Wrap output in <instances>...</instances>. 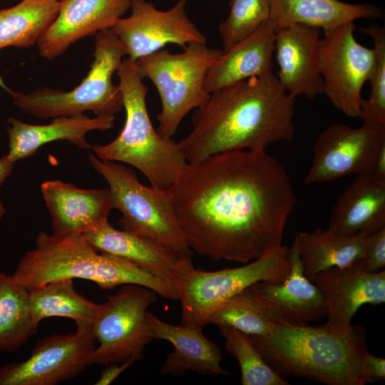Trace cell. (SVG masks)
Returning a JSON list of instances; mask_svg holds the SVG:
<instances>
[{
  "instance_id": "44dd1931",
  "label": "cell",
  "mask_w": 385,
  "mask_h": 385,
  "mask_svg": "<svg viewBox=\"0 0 385 385\" xmlns=\"http://www.w3.org/2000/svg\"><path fill=\"white\" fill-rule=\"evenodd\" d=\"M147 320L153 338L168 341L174 348L160 367L163 374L182 376L191 371L207 376H227L222 366L220 348L205 337L202 329L168 324L148 311Z\"/></svg>"
},
{
  "instance_id": "277c9868",
  "label": "cell",
  "mask_w": 385,
  "mask_h": 385,
  "mask_svg": "<svg viewBox=\"0 0 385 385\" xmlns=\"http://www.w3.org/2000/svg\"><path fill=\"white\" fill-rule=\"evenodd\" d=\"M11 277L29 291L55 281L81 279L103 289L130 284L150 289L164 299L179 298L168 279L124 258L96 251L83 235L40 232L36 248L20 259Z\"/></svg>"
},
{
  "instance_id": "7a4b0ae2",
  "label": "cell",
  "mask_w": 385,
  "mask_h": 385,
  "mask_svg": "<svg viewBox=\"0 0 385 385\" xmlns=\"http://www.w3.org/2000/svg\"><path fill=\"white\" fill-rule=\"evenodd\" d=\"M294 101L273 72L223 87L195 109L192 130L178 145L188 163H193L220 153L262 151L292 140Z\"/></svg>"
},
{
  "instance_id": "4fadbf2b",
  "label": "cell",
  "mask_w": 385,
  "mask_h": 385,
  "mask_svg": "<svg viewBox=\"0 0 385 385\" xmlns=\"http://www.w3.org/2000/svg\"><path fill=\"white\" fill-rule=\"evenodd\" d=\"M96 342L92 328L44 337L28 359L0 367V385H56L73 379L91 365Z\"/></svg>"
},
{
  "instance_id": "3957f363",
  "label": "cell",
  "mask_w": 385,
  "mask_h": 385,
  "mask_svg": "<svg viewBox=\"0 0 385 385\" xmlns=\"http://www.w3.org/2000/svg\"><path fill=\"white\" fill-rule=\"evenodd\" d=\"M266 363L279 376L328 385H364L361 363L367 351L359 326L344 332L319 326L275 325L268 334L249 335Z\"/></svg>"
},
{
  "instance_id": "f35d334b",
  "label": "cell",
  "mask_w": 385,
  "mask_h": 385,
  "mask_svg": "<svg viewBox=\"0 0 385 385\" xmlns=\"http://www.w3.org/2000/svg\"><path fill=\"white\" fill-rule=\"evenodd\" d=\"M5 212H6L5 207L4 205L2 204V202H0V220L4 217Z\"/></svg>"
},
{
  "instance_id": "9c48e42d",
  "label": "cell",
  "mask_w": 385,
  "mask_h": 385,
  "mask_svg": "<svg viewBox=\"0 0 385 385\" xmlns=\"http://www.w3.org/2000/svg\"><path fill=\"white\" fill-rule=\"evenodd\" d=\"M288 251L289 247L282 245L234 268L207 272L191 267L175 284L181 302L180 324L202 329L217 307L250 285L284 281L290 272Z\"/></svg>"
},
{
  "instance_id": "e575fe53",
  "label": "cell",
  "mask_w": 385,
  "mask_h": 385,
  "mask_svg": "<svg viewBox=\"0 0 385 385\" xmlns=\"http://www.w3.org/2000/svg\"><path fill=\"white\" fill-rule=\"evenodd\" d=\"M361 373L364 384L384 380L385 359L366 351L362 358Z\"/></svg>"
},
{
  "instance_id": "1f68e13d",
  "label": "cell",
  "mask_w": 385,
  "mask_h": 385,
  "mask_svg": "<svg viewBox=\"0 0 385 385\" xmlns=\"http://www.w3.org/2000/svg\"><path fill=\"white\" fill-rule=\"evenodd\" d=\"M371 37L375 52L374 64L368 81L369 96L363 99L361 114L363 123L385 124V28L378 24L359 29Z\"/></svg>"
},
{
  "instance_id": "d4e9b609",
  "label": "cell",
  "mask_w": 385,
  "mask_h": 385,
  "mask_svg": "<svg viewBox=\"0 0 385 385\" xmlns=\"http://www.w3.org/2000/svg\"><path fill=\"white\" fill-rule=\"evenodd\" d=\"M270 19L277 27L299 24L319 28L324 34L360 19H381L384 10L369 3L340 0H269Z\"/></svg>"
},
{
  "instance_id": "836d02e7",
  "label": "cell",
  "mask_w": 385,
  "mask_h": 385,
  "mask_svg": "<svg viewBox=\"0 0 385 385\" xmlns=\"http://www.w3.org/2000/svg\"><path fill=\"white\" fill-rule=\"evenodd\" d=\"M385 267V226L366 236L364 269L369 272L379 271Z\"/></svg>"
},
{
  "instance_id": "74e56055",
  "label": "cell",
  "mask_w": 385,
  "mask_h": 385,
  "mask_svg": "<svg viewBox=\"0 0 385 385\" xmlns=\"http://www.w3.org/2000/svg\"><path fill=\"white\" fill-rule=\"evenodd\" d=\"M14 163L6 155L0 158V187L13 170Z\"/></svg>"
},
{
  "instance_id": "484cf974",
  "label": "cell",
  "mask_w": 385,
  "mask_h": 385,
  "mask_svg": "<svg viewBox=\"0 0 385 385\" xmlns=\"http://www.w3.org/2000/svg\"><path fill=\"white\" fill-rule=\"evenodd\" d=\"M366 236H340L329 229L317 228L295 237L306 277L312 281L319 272L345 267L364 260Z\"/></svg>"
},
{
  "instance_id": "5bb4252c",
  "label": "cell",
  "mask_w": 385,
  "mask_h": 385,
  "mask_svg": "<svg viewBox=\"0 0 385 385\" xmlns=\"http://www.w3.org/2000/svg\"><path fill=\"white\" fill-rule=\"evenodd\" d=\"M188 0L162 11L146 0H131L130 14L112 28L133 61L163 49L167 44L184 48L191 42L206 43L205 36L188 16Z\"/></svg>"
},
{
  "instance_id": "30bf717a",
  "label": "cell",
  "mask_w": 385,
  "mask_h": 385,
  "mask_svg": "<svg viewBox=\"0 0 385 385\" xmlns=\"http://www.w3.org/2000/svg\"><path fill=\"white\" fill-rule=\"evenodd\" d=\"M157 299V293L150 289L130 284L108 296L92 327L98 345L91 353L90 364L141 359L145 346L153 339L148 308Z\"/></svg>"
},
{
  "instance_id": "5b68a950",
  "label": "cell",
  "mask_w": 385,
  "mask_h": 385,
  "mask_svg": "<svg viewBox=\"0 0 385 385\" xmlns=\"http://www.w3.org/2000/svg\"><path fill=\"white\" fill-rule=\"evenodd\" d=\"M122 93L125 121L111 143L91 146L103 160L128 164L148 179L151 186L169 190L188 165L178 143L162 137L150 121L146 96L136 61L124 58L116 71Z\"/></svg>"
},
{
  "instance_id": "ac0fdd59",
  "label": "cell",
  "mask_w": 385,
  "mask_h": 385,
  "mask_svg": "<svg viewBox=\"0 0 385 385\" xmlns=\"http://www.w3.org/2000/svg\"><path fill=\"white\" fill-rule=\"evenodd\" d=\"M131 0H61L58 14L37 44L40 56L52 60L76 41L112 29L130 9Z\"/></svg>"
},
{
  "instance_id": "e0dca14e",
  "label": "cell",
  "mask_w": 385,
  "mask_h": 385,
  "mask_svg": "<svg viewBox=\"0 0 385 385\" xmlns=\"http://www.w3.org/2000/svg\"><path fill=\"white\" fill-rule=\"evenodd\" d=\"M322 30L293 24L277 27L274 51L279 66L277 76L282 88L292 97L309 100L324 94L318 61Z\"/></svg>"
},
{
  "instance_id": "6da1fadb",
  "label": "cell",
  "mask_w": 385,
  "mask_h": 385,
  "mask_svg": "<svg viewBox=\"0 0 385 385\" xmlns=\"http://www.w3.org/2000/svg\"><path fill=\"white\" fill-rule=\"evenodd\" d=\"M169 192L190 250L244 264L282 245L297 205L287 172L265 150L188 163Z\"/></svg>"
},
{
  "instance_id": "7402d4cb",
  "label": "cell",
  "mask_w": 385,
  "mask_h": 385,
  "mask_svg": "<svg viewBox=\"0 0 385 385\" xmlns=\"http://www.w3.org/2000/svg\"><path fill=\"white\" fill-rule=\"evenodd\" d=\"M277 29V25L269 19L252 34L223 51L207 71L204 81L206 92L210 93L272 73Z\"/></svg>"
},
{
  "instance_id": "8992f818",
  "label": "cell",
  "mask_w": 385,
  "mask_h": 385,
  "mask_svg": "<svg viewBox=\"0 0 385 385\" xmlns=\"http://www.w3.org/2000/svg\"><path fill=\"white\" fill-rule=\"evenodd\" d=\"M126 50L112 29L96 34L93 61L87 76L71 91L50 88H37L30 93L11 90L0 78V87L23 111L47 119L70 116L91 111L96 115H114L123 108L119 86L113 82Z\"/></svg>"
},
{
  "instance_id": "d590c367",
  "label": "cell",
  "mask_w": 385,
  "mask_h": 385,
  "mask_svg": "<svg viewBox=\"0 0 385 385\" xmlns=\"http://www.w3.org/2000/svg\"><path fill=\"white\" fill-rule=\"evenodd\" d=\"M140 359L137 357H133L122 362H115L106 364V366L101 373L99 379L95 383V384H110L128 367Z\"/></svg>"
},
{
  "instance_id": "d6986e66",
  "label": "cell",
  "mask_w": 385,
  "mask_h": 385,
  "mask_svg": "<svg viewBox=\"0 0 385 385\" xmlns=\"http://www.w3.org/2000/svg\"><path fill=\"white\" fill-rule=\"evenodd\" d=\"M41 190L54 235H82L108 222L113 209L108 188L82 189L55 180L43 183Z\"/></svg>"
},
{
  "instance_id": "52a82bcc",
  "label": "cell",
  "mask_w": 385,
  "mask_h": 385,
  "mask_svg": "<svg viewBox=\"0 0 385 385\" xmlns=\"http://www.w3.org/2000/svg\"><path fill=\"white\" fill-rule=\"evenodd\" d=\"M222 53L206 43L191 42L182 52L161 49L136 61L141 77L149 78L159 93L161 111L157 130L162 137L172 138L185 116L208 100L205 78Z\"/></svg>"
},
{
  "instance_id": "d6a6232c",
  "label": "cell",
  "mask_w": 385,
  "mask_h": 385,
  "mask_svg": "<svg viewBox=\"0 0 385 385\" xmlns=\"http://www.w3.org/2000/svg\"><path fill=\"white\" fill-rule=\"evenodd\" d=\"M230 14L219 26V33L227 51L245 38L270 19L269 0H230Z\"/></svg>"
},
{
  "instance_id": "ab89813d",
  "label": "cell",
  "mask_w": 385,
  "mask_h": 385,
  "mask_svg": "<svg viewBox=\"0 0 385 385\" xmlns=\"http://www.w3.org/2000/svg\"></svg>"
},
{
  "instance_id": "cb8c5ba5",
  "label": "cell",
  "mask_w": 385,
  "mask_h": 385,
  "mask_svg": "<svg viewBox=\"0 0 385 385\" xmlns=\"http://www.w3.org/2000/svg\"><path fill=\"white\" fill-rule=\"evenodd\" d=\"M385 226V180L359 175L334 204L328 228L340 236L369 235Z\"/></svg>"
},
{
  "instance_id": "f1b7e54d",
  "label": "cell",
  "mask_w": 385,
  "mask_h": 385,
  "mask_svg": "<svg viewBox=\"0 0 385 385\" xmlns=\"http://www.w3.org/2000/svg\"><path fill=\"white\" fill-rule=\"evenodd\" d=\"M29 293L11 275L0 272V353L16 350L38 332Z\"/></svg>"
},
{
  "instance_id": "f546056e",
  "label": "cell",
  "mask_w": 385,
  "mask_h": 385,
  "mask_svg": "<svg viewBox=\"0 0 385 385\" xmlns=\"http://www.w3.org/2000/svg\"><path fill=\"white\" fill-rule=\"evenodd\" d=\"M225 348L238 361L243 385H288L263 359L249 335L227 326L219 327Z\"/></svg>"
},
{
  "instance_id": "8d00e7d4",
  "label": "cell",
  "mask_w": 385,
  "mask_h": 385,
  "mask_svg": "<svg viewBox=\"0 0 385 385\" xmlns=\"http://www.w3.org/2000/svg\"><path fill=\"white\" fill-rule=\"evenodd\" d=\"M371 174L379 180H385V144L376 156Z\"/></svg>"
},
{
  "instance_id": "ba28073f",
  "label": "cell",
  "mask_w": 385,
  "mask_h": 385,
  "mask_svg": "<svg viewBox=\"0 0 385 385\" xmlns=\"http://www.w3.org/2000/svg\"><path fill=\"white\" fill-rule=\"evenodd\" d=\"M88 160L108 184L112 207L121 213L117 222L122 230L191 255L169 190L142 184L135 172L123 163L101 160L93 153Z\"/></svg>"
},
{
  "instance_id": "9a60e30c",
  "label": "cell",
  "mask_w": 385,
  "mask_h": 385,
  "mask_svg": "<svg viewBox=\"0 0 385 385\" xmlns=\"http://www.w3.org/2000/svg\"><path fill=\"white\" fill-rule=\"evenodd\" d=\"M290 272L279 283L256 282L242 293L275 325L304 326L327 317L319 289L304 274L296 238L289 248Z\"/></svg>"
},
{
  "instance_id": "83f0119b",
  "label": "cell",
  "mask_w": 385,
  "mask_h": 385,
  "mask_svg": "<svg viewBox=\"0 0 385 385\" xmlns=\"http://www.w3.org/2000/svg\"><path fill=\"white\" fill-rule=\"evenodd\" d=\"M58 11V0H22L12 7L0 9V50L36 44Z\"/></svg>"
},
{
  "instance_id": "7c38bea8",
  "label": "cell",
  "mask_w": 385,
  "mask_h": 385,
  "mask_svg": "<svg viewBox=\"0 0 385 385\" xmlns=\"http://www.w3.org/2000/svg\"><path fill=\"white\" fill-rule=\"evenodd\" d=\"M385 144V124L363 123L359 128L334 123L313 145L307 185L333 181L350 174H371L376 156Z\"/></svg>"
},
{
  "instance_id": "8fae6325",
  "label": "cell",
  "mask_w": 385,
  "mask_h": 385,
  "mask_svg": "<svg viewBox=\"0 0 385 385\" xmlns=\"http://www.w3.org/2000/svg\"><path fill=\"white\" fill-rule=\"evenodd\" d=\"M355 29L351 21L324 34L318 61L324 94L346 116L360 118L361 90L371 73L375 52L356 40Z\"/></svg>"
},
{
  "instance_id": "2e32d148",
  "label": "cell",
  "mask_w": 385,
  "mask_h": 385,
  "mask_svg": "<svg viewBox=\"0 0 385 385\" xmlns=\"http://www.w3.org/2000/svg\"><path fill=\"white\" fill-rule=\"evenodd\" d=\"M321 292L327 309V327L344 332L361 306L385 302L384 270L369 272L364 260L345 267H332L312 279Z\"/></svg>"
},
{
  "instance_id": "603a6c76",
  "label": "cell",
  "mask_w": 385,
  "mask_h": 385,
  "mask_svg": "<svg viewBox=\"0 0 385 385\" xmlns=\"http://www.w3.org/2000/svg\"><path fill=\"white\" fill-rule=\"evenodd\" d=\"M114 115L90 118L83 113L58 116L47 125H33L14 117L7 118L10 126L8 158L14 163L34 155L42 145L56 140H67L81 149L91 148L86 134L91 130H106L114 126Z\"/></svg>"
},
{
  "instance_id": "ffe728a7",
  "label": "cell",
  "mask_w": 385,
  "mask_h": 385,
  "mask_svg": "<svg viewBox=\"0 0 385 385\" xmlns=\"http://www.w3.org/2000/svg\"><path fill=\"white\" fill-rule=\"evenodd\" d=\"M82 235L96 251L124 258L168 279L174 285L179 277L194 267L191 255L180 253L148 237L117 230L108 222Z\"/></svg>"
},
{
  "instance_id": "4dcf8cb0",
  "label": "cell",
  "mask_w": 385,
  "mask_h": 385,
  "mask_svg": "<svg viewBox=\"0 0 385 385\" xmlns=\"http://www.w3.org/2000/svg\"><path fill=\"white\" fill-rule=\"evenodd\" d=\"M208 324L232 327L247 335L268 334L275 324L242 292L224 301L208 317Z\"/></svg>"
},
{
  "instance_id": "4316f807",
  "label": "cell",
  "mask_w": 385,
  "mask_h": 385,
  "mask_svg": "<svg viewBox=\"0 0 385 385\" xmlns=\"http://www.w3.org/2000/svg\"><path fill=\"white\" fill-rule=\"evenodd\" d=\"M30 309L36 324L48 317L73 319L76 328H92L102 304H96L79 294L73 279L47 283L29 291Z\"/></svg>"
}]
</instances>
